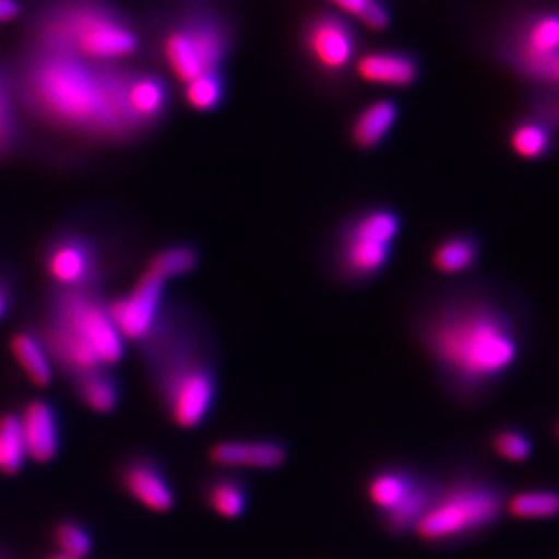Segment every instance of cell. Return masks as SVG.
I'll return each mask as SVG.
<instances>
[{
    "label": "cell",
    "mask_w": 559,
    "mask_h": 559,
    "mask_svg": "<svg viewBox=\"0 0 559 559\" xmlns=\"http://www.w3.org/2000/svg\"><path fill=\"white\" fill-rule=\"evenodd\" d=\"M46 559H80V558H73V556H67V554H62V551H59V554H55V556H50V558Z\"/></svg>",
    "instance_id": "d590c367"
},
{
    "label": "cell",
    "mask_w": 559,
    "mask_h": 559,
    "mask_svg": "<svg viewBox=\"0 0 559 559\" xmlns=\"http://www.w3.org/2000/svg\"><path fill=\"white\" fill-rule=\"evenodd\" d=\"M427 355L460 399L485 394L516 365V323L498 300L466 295L443 300L419 328Z\"/></svg>",
    "instance_id": "7a4b0ae2"
},
{
    "label": "cell",
    "mask_w": 559,
    "mask_h": 559,
    "mask_svg": "<svg viewBox=\"0 0 559 559\" xmlns=\"http://www.w3.org/2000/svg\"><path fill=\"white\" fill-rule=\"evenodd\" d=\"M140 44L135 25L108 0H41L27 46L90 62H122Z\"/></svg>",
    "instance_id": "3957f363"
},
{
    "label": "cell",
    "mask_w": 559,
    "mask_h": 559,
    "mask_svg": "<svg viewBox=\"0 0 559 559\" xmlns=\"http://www.w3.org/2000/svg\"><path fill=\"white\" fill-rule=\"evenodd\" d=\"M288 459L284 443L274 440L218 441L210 450V460L224 468L274 471Z\"/></svg>",
    "instance_id": "5bb4252c"
},
{
    "label": "cell",
    "mask_w": 559,
    "mask_h": 559,
    "mask_svg": "<svg viewBox=\"0 0 559 559\" xmlns=\"http://www.w3.org/2000/svg\"><path fill=\"white\" fill-rule=\"evenodd\" d=\"M510 516L519 520H547L559 516V491H522L508 501Z\"/></svg>",
    "instance_id": "484cf974"
},
{
    "label": "cell",
    "mask_w": 559,
    "mask_h": 559,
    "mask_svg": "<svg viewBox=\"0 0 559 559\" xmlns=\"http://www.w3.org/2000/svg\"><path fill=\"white\" fill-rule=\"evenodd\" d=\"M357 48L359 41L355 29L338 15H313L302 29V50L307 60L328 75L346 71L357 57Z\"/></svg>",
    "instance_id": "30bf717a"
},
{
    "label": "cell",
    "mask_w": 559,
    "mask_h": 559,
    "mask_svg": "<svg viewBox=\"0 0 559 559\" xmlns=\"http://www.w3.org/2000/svg\"><path fill=\"white\" fill-rule=\"evenodd\" d=\"M127 104L133 119L145 133L154 129L168 112V104H170L168 85L154 73L131 69L129 81H127Z\"/></svg>",
    "instance_id": "2e32d148"
},
{
    "label": "cell",
    "mask_w": 559,
    "mask_h": 559,
    "mask_svg": "<svg viewBox=\"0 0 559 559\" xmlns=\"http://www.w3.org/2000/svg\"><path fill=\"white\" fill-rule=\"evenodd\" d=\"M503 508L500 487L487 480H454L441 485L438 498L415 531L427 543H450L491 526L500 520Z\"/></svg>",
    "instance_id": "5b68a950"
},
{
    "label": "cell",
    "mask_w": 559,
    "mask_h": 559,
    "mask_svg": "<svg viewBox=\"0 0 559 559\" xmlns=\"http://www.w3.org/2000/svg\"><path fill=\"white\" fill-rule=\"evenodd\" d=\"M554 433H556V438L559 440V420L556 423V427H554Z\"/></svg>",
    "instance_id": "8d00e7d4"
},
{
    "label": "cell",
    "mask_w": 559,
    "mask_h": 559,
    "mask_svg": "<svg viewBox=\"0 0 559 559\" xmlns=\"http://www.w3.org/2000/svg\"><path fill=\"white\" fill-rule=\"evenodd\" d=\"M131 69L25 46L15 78V100L36 119L90 141L122 143L140 138L127 104Z\"/></svg>",
    "instance_id": "6da1fadb"
},
{
    "label": "cell",
    "mask_w": 559,
    "mask_h": 559,
    "mask_svg": "<svg viewBox=\"0 0 559 559\" xmlns=\"http://www.w3.org/2000/svg\"><path fill=\"white\" fill-rule=\"evenodd\" d=\"M48 278L62 290H85L98 267L92 242L80 235H62L44 253Z\"/></svg>",
    "instance_id": "7c38bea8"
},
{
    "label": "cell",
    "mask_w": 559,
    "mask_h": 559,
    "mask_svg": "<svg viewBox=\"0 0 559 559\" xmlns=\"http://www.w3.org/2000/svg\"><path fill=\"white\" fill-rule=\"evenodd\" d=\"M224 78L222 71L201 73L200 78L185 83V100L195 110H214L224 100Z\"/></svg>",
    "instance_id": "f1b7e54d"
},
{
    "label": "cell",
    "mask_w": 559,
    "mask_h": 559,
    "mask_svg": "<svg viewBox=\"0 0 559 559\" xmlns=\"http://www.w3.org/2000/svg\"><path fill=\"white\" fill-rule=\"evenodd\" d=\"M9 302H11V295H9V286L7 282L0 280V320L7 316V309H9Z\"/></svg>",
    "instance_id": "e575fe53"
},
{
    "label": "cell",
    "mask_w": 559,
    "mask_h": 559,
    "mask_svg": "<svg viewBox=\"0 0 559 559\" xmlns=\"http://www.w3.org/2000/svg\"><path fill=\"white\" fill-rule=\"evenodd\" d=\"M20 0H0V23L13 21L15 17H20Z\"/></svg>",
    "instance_id": "836d02e7"
},
{
    "label": "cell",
    "mask_w": 559,
    "mask_h": 559,
    "mask_svg": "<svg viewBox=\"0 0 559 559\" xmlns=\"http://www.w3.org/2000/svg\"><path fill=\"white\" fill-rule=\"evenodd\" d=\"M506 50L526 78L559 85V9L526 13L512 27Z\"/></svg>",
    "instance_id": "52a82bcc"
},
{
    "label": "cell",
    "mask_w": 559,
    "mask_h": 559,
    "mask_svg": "<svg viewBox=\"0 0 559 559\" xmlns=\"http://www.w3.org/2000/svg\"><path fill=\"white\" fill-rule=\"evenodd\" d=\"M78 394L81 402L98 415H110L119 406V385L102 369L78 376Z\"/></svg>",
    "instance_id": "603a6c76"
},
{
    "label": "cell",
    "mask_w": 559,
    "mask_h": 559,
    "mask_svg": "<svg viewBox=\"0 0 559 559\" xmlns=\"http://www.w3.org/2000/svg\"><path fill=\"white\" fill-rule=\"evenodd\" d=\"M247 487L233 477L212 480L205 489V500L214 514L224 520H237L247 510Z\"/></svg>",
    "instance_id": "cb8c5ba5"
},
{
    "label": "cell",
    "mask_w": 559,
    "mask_h": 559,
    "mask_svg": "<svg viewBox=\"0 0 559 559\" xmlns=\"http://www.w3.org/2000/svg\"><path fill=\"white\" fill-rule=\"evenodd\" d=\"M359 80L378 85L408 87L419 80V60L408 52H367L357 60Z\"/></svg>",
    "instance_id": "e0dca14e"
},
{
    "label": "cell",
    "mask_w": 559,
    "mask_h": 559,
    "mask_svg": "<svg viewBox=\"0 0 559 559\" xmlns=\"http://www.w3.org/2000/svg\"><path fill=\"white\" fill-rule=\"evenodd\" d=\"M164 286V280L145 270V274L124 297L106 305L120 338L124 342H140L154 332L160 316Z\"/></svg>",
    "instance_id": "8fae6325"
},
{
    "label": "cell",
    "mask_w": 559,
    "mask_h": 559,
    "mask_svg": "<svg viewBox=\"0 0 559 559\" xmlns=\"http://www.w3.org/2000/svg\"><path fill=\"white\" fill-rule=\"evenodd\" d=\"M440 480L423 479L419 477L413 489L388 512L381 514V524L388 533H408L415 531L420 519L427 514L431 503L440 493Z\"/></svg>",
    "instance_id": "ac0fdd59"
},
{
    "label": "cell",
    "mask_w": 559,
    "mask_h": 559,
    "mask_svg": "<svg viewBox=\"0 0 559 559\" xmlns=\"http://www.w3.org/2000/svg\"><path fill=\"white\" fill-rule=\"evenodd\" d=\"M417 475L402 468H388L373 475L367 485V498L380 510L381 514L392 510L417 483Z\"/></svg>",
    "instance_id": "44dd1931"
},
{
    "label": "cell",
    "mask_w": 559,
    "mask_h": 559,
    "mask_svg": "<svg viewBox=\"0 0 559 559\" xmlns=\"http://www.w3.org/2000/svg\"><path fill=\"white\" fill-rule=\"evenodd\" d=\"M21 436L25 443L27 459L36 462H50L59 454V420L55 408L44 402H29L20 415Z\"/></svg>",
    "instance_id": "9a60e30c"
},
{
    "label": "cell",
    "mask_w": 559,
    "mask_h": 559,
    "mask_svg": "<svg viewBox=\"0 0 559 559\" xmlns=\"http://www.w3.org/2000/svg\"><path fill=\"white\" fill-rule=\"evenodd\" d=\"M170 29L179 32L198 52L203 71H222L233 50V29L221 13L203 0H187V4L175 13Z\"/></svg>",
    "instance_id": "9c48e42d"
},
{
    "label": "cell",
    "mask_w": 559,
    "mask_h": 559,
    "mask_svg": "<svg viewBox=\"0 0 559 559\" xmlns=\"http://www.w3.org/2000/svg\"><path fill=\"white\" fill-rule=\"evenodd\" d=\"M493 452L508 462H526L533 454V443L526 438V433L516 429H501L493 440Z\"/></svg>",
    "instance_id": "d6a6232c"
},
{
    "label": "cell",
    "mask_w": 559,
    "mask_h": 559,
    "mask_svg": "<svg viewBox=\"0 0 559 559\" xmlns=\"http://www.w3.org/2000/svg\"><path fill=\"white\" fill-rule=\"evenodd\" d=\"M41 342L52 360L75 376L117 365L124 355L106 305L85 290H62Z\"/></svg>",
    "instance_id": "277c9868"
},
{
    "label": "cell",
    "mask_w": 559,
    "mask_h": 559,
    "mask_svg": "<svg viewBox=\"0 0 559 559\" xmlns=\"http://www.w3.org/2000/svg\"><path fill=\"white\" fill-rule=\"evenodd\" d=\"M399 233V214L385 207L369 210L348 222L336 251L340 278L365 282L378 276L392 258V245Z\"/></svg>",
    "instance_id": "8992f818"
},
{
    "label": "cell",
    "mask_w": 559,
    "mask_h": 559,
    "mask_svg": "<svg viewBox=\"0 0 559 559\" xmlns=\"http://www.w3.org/2000/svg\"><path fill=\"white\" fill-rule=\"evenodd\" d=\"M27 460L25 443L21 436L20 415L0 417V473L15 475Z\"/></svg>",
    "instance_id": "83f0119b"
},
{
    "label": "cell",
    "mask_w": 559,
    "mask_h": 559,
    "mask_svg": "<svg viewBox=\"0 0 559 559\" xmlns=\"http://www.w3.org/2000/svg\"><path fill=\"white\" fill-rule=\"evenodd\" d=\"M348 17L359 20L373 32H383L390 25V13L380 0H330Z\"/></svg>",
    "instance_id": "4dcf8cb0"
},
{
    "label": "cell",
    "mask_w": 559,
    "mask_h": 559,
    "mask_svg": "<svg viewBox=\"0 0 559 559\" xmlns=\"http://www.w3.org/2000/svg\"><path fill=\"white\" fill-rule=\"evenodd\" d=\"M120 485L129 498H133L150 512L164 514L175 506V491L154 460H129L120 471Z\"/></svg>",
    "instance_id": "4fadbf2b"
},
{
    "label": "cell",
    "mask_w": 559,
    "mask_h": 559,
    "mask_svg": "<svg viewBox=\"0 0 559 559\" xmlns=\"http://www.w3.org/2000/svg\"><path fill=\"white\" fill-rule=\"evenodd\" d=\"M164 399L175 425H179L180 429H195L214 406V373L200 360H185L180 367L166 373Z\"/></svg>",
    "instance_id": "ba28073f"
},
{
    "label": "cell",
    "mask_w": 559,
    "mask_h": 559,
    "mask_svg": "<svg viewBox=\"0 0 559 559\" xmlns=\"http://www.w3.org/2000/svg\"><path fill=\"white\" fill-rule=\"evenodd\" d=\"M479 240L471 235H459L441 240L431 253V263L441 274H460L479 260Z\"/></svg>",
    "instance_id": "7402d4cb"
},
{
    "label": "cell",
    "mask_w": 559,
    "mask_h": 559,
    "mask_svg": "<svg viewBox=\"0 0 559 559\" xmlns=\"http://www.w3.org/2000/svg\"><path fill=\"white\" fill-rule=\"evenodd\" d=\"M198 251L189 245H173V247H166L158 251L150 265H147V272H152L154 276L164 280L180 278V276H187L191 274L195 267H198Z\"/></svg>",
    "instance_id": "4316f807"
},
{
    "label": "cell",
    "mask_w": 559,
    "mask_h": 559,
    "mask_svg": "<svg viewBox=\"0 0 559 559\" xmlns=\"http://www.w3.org/2000/svg\"><path fill=\"white\" fill-rule=\"evenodd\" d=\"M554 135L543 120L519 122L510 133V147L524 160H539L549 154Z\"/></svg>",
    "instance_id": "d4e9b609"
},
{
    "label": "cell",
    "mask_w": 559,
    "mask_h": 559,
    "mask_svg": "<svg viewBox=\"0 0 559 559\" xmlns=\"http://www.w3.org/2000/svg\"><path fill=\"white\" fill-rule=\"evenodd\" d=\"M11 355L20 365L23 376L38 388L50 385L55 378V360L48 355L41 338L32 332H17L11 338Z\"/></svg>",
    "instance_id": "ffe728a7"
},
{
    "label": "cell",
    "mask_w": 559,
    "mask_h": 559,
    "mask_svg": "<svg viewBox=\"0 0 559 559\" xmlns=\"http://www.w3.org/2000/svg\"><path fill=\"white\" fill-rule=\"evenodd\" d=\"M20 138L17 115H15V94L11 78L0 69V160L15 147Z\"/></svg>",
    "instance_id": "f546056e"
},
{
    "label": "cell",
    "mask_w": 559,
    "mask_h": 559,
    "mask_svg": "<svg viewBox=\"0 0 559 559\" xmlns=\"http://www.w3.org/2000/svg\"><path fill=\"white\" fill-rule=\"evenodd\" d=\"M52 539L57 543L59 551L73 558L85 559L92 551L90 533L81 526L80 522H73V520L60 522L52 533Z\"/></svg>",
    "instance_id": "1f68e13d"
},
{
    "label": "cell",
    "mask_w": 559,
    "mask_h": 559,
    "mask_svg": "<svg viewBox=\"0 0 559 559\" xmlns=\"http://www.w3.org/2000/svg\"><path fill=\"white\" fill-rule=\"evenodd\" d=\"M399 119V106L392 100H378L362 108L350 127V140L360 150H373L388 138Z\"/></svg>",
    "instance_id": "d6986e66"
}]
</instances>
